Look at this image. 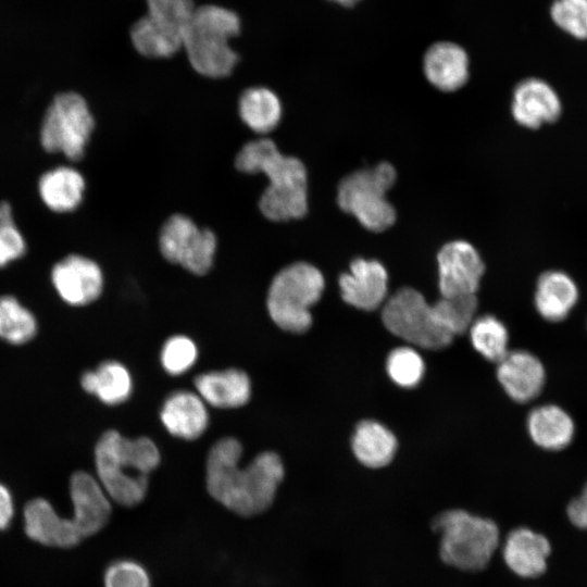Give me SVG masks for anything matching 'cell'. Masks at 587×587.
Wrapping results in <instances>:
<instances>
[{"label":"cell","instance_id":"1","mask_svg":"<svg viewBox=\"0 0 587 587\" xmlns=\"http://www.w3.org/2000/svg\"><path fill=\"white\" fill-rule=\"evenodd\" d=\"M241 454L242 446L238 439L217 440L208 454L205 484L215 501L237 515L250 517L273 504L285 467L277 453L263 451L240 469Z\"/></svg>","mask_w":587,"mask_h":587},{"label":"cell","instance_id":"2","mask_svg":"<svg viewBox=\"0 0 587 587\" xmlns=\"http://www.w3.org/2000/svg\"><path fill=\"white\" fill-rule=\"evenodd\" d=\"M235 165L247 174L262 173L268 180L259 208L270 221L285 222L303 217L308 212V175L297 158L283 154L270 138L246 143L237 153Z\"/></svg>","mask_w":587,"mask_h":587},{"label":"cell","instance_id":"3","mask_svg":"<svg viewBox=\"0 0 587 587\" xmlns=\"http://www.w3.org/2000/svg\"><path fill=\"white\" fill-rule=\"evenodd\" d=\"M161 461L148 437L129 439L115 429L102 434L95 448L97 479L110 500L132 508L147 496L149 475Z\"/></svg>","mask_w":587,"mask_h":587},{"label":"cell","instance_id":"4","mask_svg":"<svg viewBox=\"0 0 587 587\" xmlns=\"http://www.w3.org/2000/svg\"><path fill=\"white\" fill-rule=\"evenodd\" d=\"M430 527L439 536L440 560L463 572L485 570L500 544V529L494 520L464 509L440 512Z\"/></svg>","mask_w":587,"mask_h":587},{"label":"cell","instance_id":"5","mask_svg":"<svg viewBox=\"0 0 587 587\" xmlns=\"http://www.w3.org/2000/svg\"><path fill=\"white\" fill-rule=\"evenodd\" d=\"M239 32L240 20L235 12L214 4L196 8L183 38L193 70L210 78L229 75L238 54L228 41Z\"/></svg>","mask_w":587,"mask_h":587},{"label":"cell","instance_id":"6","mask_svg":"<svg viewBox=\"0 0 587 587\" xmlns=\"http://www.w3.org/2000/svg\"><path fill=\"white\" fill-rule=\"evenodd\" d=\"M322 272L307 262L282 268L272 279L266 307L272 321L283 330L301 334L312 325L310 308L324 290Z\"/></svg>","mask_w":587,"mask_h":587},{"label":"cell","instance_id":"7","mask_svg":"<svg viewBox=\"0 0 587 587\" xmlns=\"http://www.w3.org/2000/svg\"><path fill=\"white\" fill-rule=\"evenodd\" d=\"M396 179L397 172L388 162L358 170L339 183L337 203L367 230L384 232L394 225L397 217L386 197Z\"/></svg>","mask_w":587,"mask_h":587},{"label":"cell","instance_id":"8","mask_svg":"<svg viewBox=\"0 0 587 587\" xmlns=\"http://www.w3.org/2000/svg\"><path fill=\"white\" fill-rule=\"evenodd\" d=\"M95 118L86 99L75 91L58 93L47 108L39 130L42 148L80 160L95 129Z\"/></svg>","mask_w":587,"mask_h":587},{"label":"cell","instance_id":"9","mask_svg":"<svg viewBox=\"0 0 587 587\" xmlns=\"http://www.w3.org/2000/svg\"><path fill=\"white\" fill-rule=\"evenodd\" d=\"M382 319L390 333L424 349H442L453 339L438 321L433 305L410 287L399 289L389 298Z\"/></svg>","mask_w":587,"mask_h":587},{"label":"cell","instance_id":"10","mask_svg":"<svg viewBox=\"0 0 587 587\" xmlns=\"http://www.w3.org/2000/svg\"><path fill=\"white\" fill-rule=\"evenodd\" d=\"M216 246V236L212 230L198 227L183 214L170 216L159 235L163 258L196 275H204L210 271Z\"/></svg>","mask_w":587,"mask_h":587},{"label":"cell","instance_id":"11","mask_svg":"<svg viewBox=\"0 0 587 587\" xmlns=\"http://www.w3.org/2000/svg\"><path fill=\"white\" fill-rule=\"evenodd\" d=\"M441 297L475 295L485 264L477 250L465 240H453L437 254Z\"/></svg>","mask_w":587,"mask_h":587},{"label":"cell","instance_id":"12","mask_svg":"<svg viewBox=\"0 0 587 587\" xmlns=\"http://www.w3.org/2000/svg\"><path fill=\"white\" fill-rule=\"evenodd\" d=\"M51 282L64 302L83 307L99 298L104 279L100 266L93 260L80 254H70L54 264Z\"/></svg>","mask_w":587,"mask_h":587},{"label":"cell","instance_id":"13","mask_svg":"<svg viewBox=\"0 0 587 587\" xmlns=\"http://www.w3.org/2000/svg\"><path fill=\"white\" fill-rule=\"evenodd\" d=\"M341 297L348 304L372 311L385 300L388 289V273L377 260L354 259L349 272L339 277Z\"/></svg>","mask_w":587,"mask_h":587},{"label":"cell","instance_id":"14","mask_svg":"<svg viewBox=\"0 0 587 587\" xmlns=\"http://www.w3.org/2000/svg\"><path fill=\"white\" fill-rule=\"evenodd\" d=\"M511 112L519 125L536 129L555 122L561 115L562 104L557 91L548 83L529 77L515 86Z\"/></svg>","mask_w":587,"mask_h":587},{"label":"cell","instance_id":"15","mask_svg":"<svg viewBox=\"0 0 587 587\" xmlns=\"http://www.w3.org/2000/svg\"><path fill=\"white\" fill-rule=\"evenodd\" d=\"M551 545L546 536L528 527H516L505 537L502 558L507 567L522 578H536L547 570Z\"/></svg>","mask_w":587,"mask_h":587},{"label":"cell","instance_id":"16","mask_svg":"<svg viewBox=\"0 0 587 587\" xmlns=\"http://www.w3.org/2000/svg\"><path fill=\"white\" fill-rule=\"evenodd\" d=\"M497 377L510 398L524 403L540 394L546 374L537 357L520 350L509 351L498 362Z\"/></svg>","mask_w":587,"mask_h":587},{"label":"cell","instance_id":"17","mask_svg":"<svg viewBox=\"0 0 587 587\" xmlns=\"http://www.w3.org/2000/svg\"><path fill=\"white\" fill-rule=\"evenodd\" d=\"M423 72L435 88L445 92L455 91L469 80L470 59L460 45L438 41L426 50Z\"/></svg>","mask_w":587,"mask_h":587},{"label":"cell","instance_id":"18","mask_svg":"<svg viewBox=\"0 0 587 587\" xmlns=\"http://www.w3.org/2000/svg\"><path fill=\"white\" fill-rule=\"evenodd\" d=\"M160 419L172 436L186 440L199 438L209 425L205 402L188 390L171 394L162 405Z\"/></svg>","mask_w":587,"mask_h":587},{"label":"cell","instance_id":"19","mask_svg":"<svg viewBox=\"0 0 587 587\" xmlns=\"http://www.w3.org/2000/svg\"><path fill=\"white\" fill-rule=\"evenodd\" d=\"M193 384L204 402L220 409L242 407L251 397L250 378L238 369L200 374Z\"/></svg>","mask_w":587,"mask_h":587},{"label":"cell","instance_id":"20","mask_svg":"<svg viewBox=\"0 0 587 587\" xmlns=\"http://www.w3.org/2000/svg\"><path fill=\"white\" fill-rule=\"evenodd\" d=\"M86 183L74 167L58 166L43 173L38 180V193L43 204L57 213L76 210L82 203Z\"/></svg>","mask_w":587,"mask_h":587},{"label":"cell","instance_id":"21","mask_svg":"<svg viewBox=\"0 0 587 587\" xmlns=\"http://www.w3.org/2000/svg\"><path fill=\"white\" fill-rule=\"evenodd\" d=\"M577 299V286L566 273L548 271L538 278L535 305L544 319L551 322L564 320L576 304Z\"/></svg>","mask_w":587,"mask_h":587},{"label":"cell","instance_id":"22","mask_svg":"<svg viewBox=\"0 0 587 587\" xmlns=\"http://www.w3.org/2000/svg\"><path fill=\"white\" fill-rule=\"evenodd\" d=\"M527 429L533 441L546 450L558 451L567 447L575 433L572 417L562 408L544 404L528 414Z\"/></svg>","mask_w":587,"mask_h":587},{"label":"cell","instance_id":"23","mask_svg":"<svg viewBox=\"0 0 587 587\" xmlns=\"http://www.w3.org/2000/svg\"><path fill=\"white\" fill-rule=\"evenodd\" d=\"M80 385L86 392L108 405L125 402L133 390L130 373L121 362L113 360L102 362L93 371H86L80 377Z\"/></svg>","mask_w":587,"mask_h":587},{"label":"cell","instance_id":"24","mask_svg":"<svg viewBox=\"0 0 587 587\" xmlns=\"http://www.w3.org/2000/svg\"><path fill=\"white\" fill-rule=\"evenodd\" d=\"M351 445L359 462L371 469L388 465L397 450L395 435L376 421H362L355 428Z\"/></svg>","mask_w":587,"mask_h":587},{"label":"cell","instance_id":"25","mask_svg":"<svg viewBox=\"0 0 587 587\" xmlns=\"http://www.w3.org/2000/svg\"><path fill=\"white\" fill-rule=\"evenodd\" d=\"M241 121L253 132L264 135L272 132L282 117L278 96L265 87L246 89L238 101Z\"/></svg>","mask_w":587,"mask_h":587},{"label":"cell","instance_id":"26","mask_svg":"<svg viewBox=\"0 0 587 587\" xmlns=\"http://www.w3.org/2000/svg\"><path fill=\"white\" fill-rule=\"evenodd\" d=\"M135 49L148 58H168L183 47V38L155 23L147 15L140 17L130 29Z\"/></svg>","mask_w":587,"mask_h":587},{"label":"cell","instance_id":"27","mask_svg":"<svg viewBox=\"0 0 587 587\" xmlns=\"http://www.w3.org/2000/svg\"><path fill=\"white\" fill-rule=\"evenodd\" d=\"M35 315L13 296L0 297V338L12 345H23L37 333Z\"/></svg>","mask_w":587,"mask_h":587},{"label":"cell","instance_id":"28","mask_svg":"<svg viewBox=\"0 0 587 587\" xmlns=\"http://www.w3.org/2000/svg\"><path fill=\"white\" fill-rule=\"evenodd\" d=\"M469 329L473 347L487 360L498 363L509 352L508 330L497 317L480 316Z\"/></svg>","mask_w":587,"mask_h":587},{"label":"cell","instance_id":"29","mask_svg":"<svg viewBox=\"0 0 587 587\" xmlns=\"http://www.w3.org/2000/svg\"><path fill=\"white\" fill-rule=\"evenodd\" d=\"M432 305L440 324L455 336L464 334L473 323L477 298L475 295L441 297Z\"/></svg>","mask_w":587,"mask_h":587},{"label":"cell","instance_id":"30","mask_svg":"<svg viewBox=\"0 0 587 587\" xmlns=\"http://www.w3.org/2000/svg\"><path fill=\"white\" fill-rule=\"evenodd\" d=\"M147 16L160 27L184 38L196 7L192 0H146Z\"/></svg>","mask_w":587,"mask_h":587},{"label":"cell","instance_id":"31","mask_svg":"<svg viewBox=\"0 0 587 587\" xmlns=\"http://www.w3.org/2000/svg\"><path fill=\"white\" fill-rule=\"evenodd\" d=\"M386 369L389 377L400 387L412 388L423 378L425 365L413 348L399 347L390 351Z\"/></svg>","mask_w":587,"mask_h":587},{"label":"cell","instance_id":"32","mask_svg":"<svg viewBox=\"0 0 587 587\" xmlns=\"http://www.w3.org/2000/svg\"><path fill=\"white\" fill-rule=\"evenodd\" d=\"M550 15L554 24L571 36L587 38V0H555Z\"/></svg>","mask_w":587,"mask_h":587},{"label":"cell","instance_id":"33","mask_svg":"<svg viewBox=\"0 0 587 587\" xmlns=\"http://www.w3.org/2000/svg\"><path fill=\"white\" fill-rule=\"evenodd\" d=\"M197 358L198 350L195 342L184 335L172 336L161 350V364L173 376L187 372Z\"/></svg>","mask_w":587,"mask_h":587},{"label":"cell","instance_id":"34","mask_svg":"<svg viewBox=\"0 0 587 587\" xmlns=\"http://www.w3.org/2000/svg\"><path fill=\"white\" fill-rule=\"evenodd\" d=\"M103 583L104 587H151L146 567L129 559L112 562L104 572Z\"/></svg>","mask_w":587,"mask_h":587},{"label":"cell","instance_id":"35","mask_svg":"<svg viewBox=\"0 0 587 587\" xmlns=\"http://www.w3.org/2000/svg\"><path fill=\"white\" fill-rule=\"evenodd\" d=\"M26 248L25 238L15 222H0V267L22 258Z\"/></svg>","mask_w":587,"mask_h":587},{"label":"cell","instance_id":"36","mask_svg":"<svg viewBox=\"0 0 587 587\" xmlns=\"http://www.w3.org/2000/svg\"><path fill=\"white\" fill-rule=\"evenodd\" d=\"M570 522L579 529H587V483L579 496L572 499L566 507Z\"/></svg>","mask_w":587,"mask_h":587},{"label":"cell","instance_id":"37","mask_svg":"<svg viewBox=\"0 0 587 587\" xmlns=\"http://www.w3.org/2000/svg\"><path fill=\"white\" fill-rule=\"evenodd\" d=\"M13 499L10 490L0 483V530L5 529L13 517Z\"/></svg>","mask_w":587,"mask_h":587},{"label":"cell","instance_id":"38","mask_svg":"<svg viewBox=\"0 0 587 587\" xmlns=\"http://www.w3.org/2000/svg\"><path fill=\"white\" fill-rule=\"evenodd\" d=\"M0 222L8 223L14 222L13 210L8 201L0 202Z\"/></svg>","mask_w":587,"mask_h":587},{"label":"cell","instance_id":"39","mask_svg":"<svg viewBox=\"0 0 587 587\" xmlns=\"http://www.w3.org/2000/svg\"><path fill=\"white\" fill-rule=\"evenodd\" d=\"M328 1L335 2V3L340 4L342 7H346V8H350V7L355 5L361 0H328Z\"/></svg>","mask_w":587,"mask_h":587}]
</instances>
